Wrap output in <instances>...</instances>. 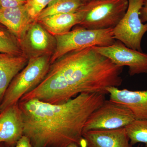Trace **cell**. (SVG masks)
<instances>
[{"mask_svg": "<svg viewBox=\"0 0 147 147\" xmlns=\"http://www.w3.org/2000/svg\"><path fill=\"white\" fill-rule=\"evenodd\" d=\"M1 4H0V8H1Z\"/></svg>", "mask_w": 147, "mask_h": 147, "instance_id": "4316f807", "label": "cell"}, {"mask_svg": "<svg viewBox=\"0 0 147 147\" xmlns=\"http://www.w3.org/2000/svg\"><path fill=\"white\" fill-rule=\"evenodd\" d=\"M105 100V94L83 93L59 104L36 99L19 101L24 135L34 147H67L72 143L87 147L83 137L85 124Z\"/></svg>", "mask_w": 147, "mask_h": 147, "instance_id": "7a4b0ae2", "label": "cell"}, {"mask_svg": "<svg viewBox=\"0 0 147 147\" xmlns=\"http://www.w3.org/2000/svg\"><path fill=\"white\" fill-rule=\"evenodd\" d=\"M125 127L131 146L142 143L147 147V120L135 119Z\"/></svg>", "mask_w": 147, "mask_h": 147, "instance_id": "e0dca14e", "label": "cell"}, {"mask_svg": "<svg viewBox=\"0 0 147 147\" xmlns=\"http://www.w3.org/2000/svg\"><path fill=\"white\" fill-rule=\"evenodd\" d=\"M87 147H131L125 127L90 130L83 134Z\"/></svg>", "mask_w": 147, "mask_h": 147, "instance_id": "4fadbf2b", "label": "cell"}, {"mask_svg": "<svg viewBox=\"0 0 147 147\" xmlns=\"http://www.w3.org/2000/svg\"><path fill=\"white\" fill-rule=\"evenodd\" d=\"M24 121L18 102L0 112V143L14 147L24 136Z\"/></svg>", "mask_w": 147, "mask_h": 147, "instance_id": "30bf717a", "label": "cell"}, {"mask_svg": "<svg viewBox=\"0 0 147 147\" xmlns=\"http://www.w3.org/2000/svg\"><path fill=\"white\" fill-rule=\"evenodd\" d=\"M27 0H0V4L3 8H11L24 5Z\"/></svg>", "mask_w": 147, "mask_h": 147, "instance_id": "ffe728a7", "label": "cell"}, {"mask_svg": "<svg viewBox=\"0 0 147 147\" xmlns=\"http://www.w3.org/2000/svg\"><path fill=\"white\" fill-rule=\"evenodd\" d=\"M15 147H34L26 136H23L17 142Z\"/></svg>", "mask_w": 147, "mask_h": 147, "instance_id": "7402d4cb", "label": "cell"}, {"mask_svg": "<svg viewBox=\"0 0 147 147\" xmlns=\"http://www.w3.org/2000/svg\"><path fill=\"white\" fill-rule=\"evenodd\" d=\"M88 11L79 25L90 30L114 29L123 18L128 0H94L88 2Z\"/></svg>", "mask_w": 147, "mask_h": 147, "instance_id": "5b68a950", "label": "cell"}, {"mask_svg": "<svg viewBox=\"0 0 147 147\" xmlns=\"http://www.w3.org/2000/svg\"><path fill=\"white\" fill-rule=\"evenodd\" d=\"M131 147H140V145H138V146L137 147H133V146H131Z\"/></svg>", "mask_w": 147, "mask_h": 147, "instance_id": "484cf974", "label": "cell"}, {"mask_svg": "<svg viewBox=\"0 0 147 147\" xmlns=\"http://www.w3.org/2000/svg\"><path fill=\"white\" fill-rule=\"evenodd\" d=\"M85 3L82 0H53L40 13L36 21H40L54 14L76 12L82 8Z\"/></svg>", "mask_w": 147, "mask_h": 147, "instance_id": "2e32d148", "label": "cell"}, {"mask_svg": "<svg viewBox=\"0 0 147 147\" xmlns=\"http://www.w3.org/2000/svg\"><path fill=\"white\" fill-rule=\"evenodd\" d=\"M107 91L110 100L128 108L136 119L147 120V90H120L112 87Z\"/></svg>", "mask_w": 147, "mask_h": 147, "instance_id": "8fae6325", "label": "cell"}, {"mask_svg": "<svg viewBox=\"0 0 147 147\" xmlns=\"http://www.w3.org/2000/svg\"><path fill=\"white\" fill-rule=\"evenodd\" d=\"M51 57L45 55L29 59L26 66L9 84L0 104V112L18 103L25 94L41 83L49 70Z\"/></svg>", "mask_w": 147, "mask_h": 147, "instance_id": "3957f363", "label": "cell"}, {"mask_svg": "<svg viewBox=\"0 0 147 147\" xmlns=\"http://www.w3.org/2000/svg\"><path fill=\"white\" fill-rule=\"evenodd\" d=\"M23 54L28 58L53 55L56 48L55 36L38 21L32 23L19 40Z\"/></svg>", "mask_w": 147, "mask_h": 147, "instance_id": "9c48e42d", "label": "cell"}, {"mask_svg": "<svg viewBox=\"0 0 147 147\" xmlns=\"http://www.w3.org/2000/svg\"><path fill=\"white\" fill-rule=\"evenodd\" d=\"M139 17L142 23H147V0H144L143 5L139 11Z\"/></svg>", "mask_w": 147, "mask_h": 147, "instance_id": "44dd1931", "label": "cell"}, {"mask_svg": "<svg viewBox=\"0 0 147 147\" xmlns=\"http://www.w3.org/2000/svg\"><path fill=\"white\" fill-rule=\"evenodd\" d=\"M0 52L15 55L24 54L18 38L6 27L1 24Z\"/></svg>", "mask_w": 147, "mask_h": 147, "instance_id": "ac0fdd59", "label": "cell"}, {"mask_svg": "<svg viewBox=\"0 0 147 147\" xmlns=\"http://www.w3.org/2000/svg\"><path fill=\"white\" fill-rule=\"evenodd\" d=\"M0 147H9L8 145L4 143H0Z\"/></svg>", "mask_w": 147, "mask_h": 147, "instance_id": "cb8c5ba5", "label": "cell"}, {"mask_svg": "<svg viewBox=\"0 0 147 147\" xmlns=\"http://www.w3.org/2000/svg\"><path fill=\"white\" fill-rule=\"evenodd\" d=\"M123 68L92 47L73 50L51 63L43 81L19 101L59 104L83 93L108 94L107 88L121 85Z\"/></svg>", "mask_w": 147, "mask_h": 147, "instance_id": "6da1fadb", "label": "cell"}, {"mask_svg": "<svg viewBox=\"0 0 147 147\" xmlns=\"http://www.w3.org/2000/svg\"><path fill=\"white\" fill-rule=\"evenodd\" d=\"M128 5L123 18L113 29L115 39L127 47L142 52V41L147 32V23H142L139 11L144 0H128Z\"/></svg>", "mask_w": 147, "mask_h": 147, "instance_id": "8992f818", "label": "cell"}, {"mask_svg": "<svg viewBox=\"0 0 147 147\" xmlns=\"http://www.w3.org/2000/svg\"><path fill=\"white\" fill-rule=\"evenodd\" d=\"M26 4L16 7L0 8V24L14 35L19 41L28 27L35 21L29 15Z\"/></svg>", "mask_w": 147, "mask_h": 147, "instance_id": "5bb4252c", "label": "cell"}, {"mask_svg": "<svg viewBox=\"0 0 147 147\" xmlns=\"http://www.w3.org/2000/svg\"><path fill=\"white\" fill-rule=\"evenodd\" d=\"M89 10V6L85 3L82 8L72 13H59L47 16L37 21L53 35L63 34L79 25Z\"/></svg>", "mask_w": 147, "mask_h": 147, "instance_id": "7c38bea8", "label": "cell"}, {"mask_svg": "<svg viewBox=\"0 0 147 147\" xmlns=\"http://www.w3.org/2000/svg\"><path fill=\"white\" fill-rule=\"evenodd\" d=\"M53 0H27L26 5L29 15L36 21L40 13Z\"/></svg>", "mask_w": 147, "mask_h": 147, "instance_id": "d6986e66", "label": "cell"}, {"mask_svg": "<svg viewBox=\"0 0 147 147\" xmlns=\"http://www.w3.org/2000/svg\"><path fill=\"white\" fill-rule=\"evenodd\" d=\"M118 66L128 67L130 76L147 74V54L127 47L119 40L105 47H92Z\"/></svg>", "mask_w": 147, "mask_h": 147, "instance_id": "ba28073f", "label": "cell"}, {"mask_svg": "<svg viewBox=\"0 0 147 147\" xmlns=\"http://www.w3.org/2000/svg\"><path fill=\"white\" fill-rule=\"evenodd\" d=\"M84 3L89 2L91 1H94V0H82Z\"/></svg>", "mask_w": 147, "mask_h": 147, "instance_id": "d4e9b609", "label": "cell"}, {"mask_svg": "<svg viewBox=\"0 0 147 147\" xmlns=\"http://www.w3.org/2000/svg\"><path fill=\"white\" fill-rule=\"evenodd\" d=\"M55 36L56 46L51 57V64L60 57L73 50L93 46L105 47L112 45L116 41L113 29L96 30L81 27Z\"/></svg>", "mask_w": 147, "mask_h": 147, "instance_id": "277c9868", "label": "cell"}, {"mask_svg": "<svg viewBox=\"0 0 147 147\" xmlns=\"http://www.w3.org/2000/svg\"><path fill=\"white\" fill-rule=\"evenodd\" d=\"M28 58L24 55L0 52V104L9 84L26 66Z\"/></svg>", "mask_w": 147, "mask_h": 147, "instance_id": "9a60e30c", "label": "cell"}, {"mask_svg": "<svg viewBox=\"0 0 147 147\" xmlns=\"http://www.w3.org/2000/svg\"></svg>", "mask_w": 147, "mask_h": 147, "instance_id": "83f0119b", "label": "cell"}, {"mask_svg": "<svg viewBox=\"0 0 147 147\" xmlns=\"http://www.w3.org/2000/svg\"><path fill=\"white\" fill-rule=\"evenodd\" d=\"M67 147H80L79 145L77 144H75V143H72V144H70V145H69Z\"/></svg>", "mask_w": 147, "mask_h": 147, "instance_id": "603a6c76", "label": "cell"}, {"mask_svg": "<svg viewBox=\"0 0 147 147\" xmlns=\"http://www.w3.org/2000/svg\"><path fill=\"white\" fill-rule=\"evenodd\" d=\"M135 119L132 113L125 106L110 99L105 100L87 120L83 134L90 130L125 127Z\"/></svg>", "mask_w": 147, "mask_h": 147, "instance_id": "52a82bcc", "label": "cell"}]
</instances>
